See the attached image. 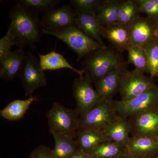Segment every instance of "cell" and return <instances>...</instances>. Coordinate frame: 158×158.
I'll list each match as a JSON object with an SVG mask.
<instances>
[{
    "instance_id": "4dcf8cb0",
    "label": "cell",
    "mask_w": 158,
    "mask_h": 158,
    "mask_svg": "<svg viewBox=\"0 0 158 158\" xmlns=\"http://www.w3.org/2000/svg\"><path fill=\"white\" fill-rule=\"evenodd\" d=\"M16 45L15 38L9 27L7 33L0 39V60L11 52L12 46Z\"/></svg>"
},
{
    "instance_id": "9c48e42d",
    "label": "cell",
    "mask_w": 158,
    "mask_h": 158,
    "mask_svg": "<svg viewBox=\"0 0 158 158\" xmlns=\"http://www.w3.org/2000/svg\"><path fill=\"white\" fill-rule=\"evenodd\" d=\"M85 76L75 79L72 86L73 94L77 103L76 110L80 116L89 112L102 99Z\"/></svg>"
},
{
    "instance_id": "f1b7e54d",
    "label": "cell",
    "mask_w": 158,
    "mask_h": 158,
    "mask_svg": "<svg viewBox=\"0 0 158 158\" xmlns=\"http://www.w3.org/2000/svg\"><path fill=\"white\" fill-rule=\"evenodd\" d=\"M102 0H71V6L76 11L96 16Z\"/></svg>"
},
{
    "instance_id": "d590c367",
    "label": "cell",
    "mask_w": 158,
    "mask_h": 158,
    "mask_svg": "<svg viewBox=\"0 0 158 158\" xmlns=\"http://www.w3.org/2000/svg\"><path fill=\"white\" fill-rule=\"evenodd\" d=\"M151 158H158V154L154 156Z\"/></svg>"
},
{
    "instance_id": "30bf717a",
    "label": "cell",
    "mask_w": 158,
    "mask_h": 158,
    "mask_svg": "<svg viewBox=\"0 0 158 158\" xmlns=\"http://www.w3.org/2000/svg\"><path fill=\"white\" fill-rule=\"evenodd\" d=\"M40 24L42 30L57 31L75 25V11L71 5L50 10L44 14Z\"/></svg>"
},
{
    "instance_id": "d6986e66",
    "label": "cell",
    "mask_w": 158,
    "mask_h": 158,
    "mask_svg": "<svg viewBox=\"0 0 158 158\" xmlns=\"http://www.w3.org/2000/svg\"><path fill=\"white\" fill-rule=\"evenodd\" d=\"M40 64L44 71L56 70L61 69H69L83 77L85 71L82 69H78L71 65L61 54L52 51L48 53L39 54Z\"/></svg>"
},
{
    "instance_id": "d4e9b609",
    "label": "cell",
    "mask_w": 158,
    "mask_h": 158,
    "mask_svg": "<svg viewBox=\"0 0 158 158\" xmlns=\"http://www.w3.org/2000/svg\"><path fill=\"white\" fill-rule=\"evenodd\" d=\"M136 0L120 1L118 23L129 27L140 16Z\"/></svg>"
},
{
    "instance_id": "5bb4252c",
    "label": "cell",
    "mask_w": 158,
    "mask_h": 158,
    "mask_svg": "<svg viewBox=\"0 0 158 158\" xmlns=\"http://www.w3.org/2000/svg\"><path fill=\"white\" fill-rule=\"evenodd\" d=\"M26 57L23 49L18 48L11 51L0 60V78L6 81H11L20 76Z\"/></svg>"
},
{
    "instance_id": "8d00e7d4",
    "label": "cell",
    "mask_w": 158,
    "mask_h": 158,
    "mask_svg": "<svg viewBox=\"0 0 158 158\" xmlns=\"http://www.w3.org/2000/svg\"><path fill=\"white\" fill-rule=\"evenodd\" d=\"M156 77H158V73L157 75V76H156Z\"/></svg>"
},
{
    "instance_id": "ba28073f",
    "label": "cell",
    "mask_w": 158,
    "mask_h": 158,
    "mask_svg": "<svg viewBox=\"0 0 158 158\" xmlns=\"http://www.w3.org/2000/svg\"><path fill=\"white\" fill-rule=\"evenodd\" d=\"M156 87L153 78L146 77L144 73L135 69L127 70L121 80L119 91L121 100L131 99Z\"/></svg>"
},
{
    "instance_id": "f546056e",
    "label": "cell",
    "mask_w": 158,
    "mask_h": 158,
    "mask_svg": "<svg viewBox=\"0 0 158 158\" xmlns=\"http://www.w3.org/2000/svg\"><path fill=\"white\" fill-rule=\"evenodd\" d=\"M140 13L155 22L158 21V0H136Z\"/></svg>"
},
{
    "instance_id": "ffe728a7",
    "label": "cell",
    "mask_w": 158,
    "mask_h": 158,
    "mask_svg": "<svg viewBox=\"0 0 158 158\" xmlns=\"http://www.w3.org/2000/svg\"><path fill=\"white\" fill-rule=\"evenodd\" d=\"M109 141L127 145L131 135V128L128 118H120L108 126L102 132Z\"/></svg>"
},
{
    "instance_id": "52a82bcc",
    "label": "cell",
    "mask_w": 158,
    "mask_h": 158,
    "mask_svg": "<svg viewBox=\"0 0 158 158\" xmlns=\"http://www.w3.org/2000/svg\"><path fill=\"white\" fill-rule=\"evenodd\" d=\"M20 77L26 97L33 96L35 90L47 84L44 71L31 50L26 52L25 59Z\"/></svg>"
},
{
    "instance_id": "7a4b0ae2",
    "label": "cell",
    "mask_w": 158,
    "mask_h": 158,
    "mask_svg": "<svg viewBox=\"0 0 158 158\" xmlns=\"http://www.w3.org/2000/svg\"><path fill=\"white\" fill-rule=\"evenodd\" d=\"M125 63L122 53L111 45L88 54L83 58L82 64L85 76L94 84Z\"/></svg>"
},
{
    "instance_id": "8fae6325",
    "label": "cell",
    "mask_w": 158,
    "mask_h": 158,
    "mask_svg": "<svg viewBox=\"0 0 158 158\" xmlns=\"http://www.w3.org/2000/svg\"><path fill=\"white\" fill-rule=\"evenodd\" d=\"M131 136L158 137V109L130 117Z\"/></svg>"
},
{
    "instance_id": "836d02e7",
    "label": "cell",
    "mask_w": 158,
    "mask_h": 158,
    "mask_svg": "<svg viewBox=\"0 0 158 158\" xmlns=\"http://www.w3.org/2000/svg\"><path fill=\"white\" fill-rule=\"evenodd\" d=\"M118 158H145L139 156L135 155L129 152L127 153Z\"/></svg>"
},
{
    "instance_id": "7402d4cb",
    "label": "cell",
    "mask_w": 158,
    "mask_h": 158,
    "mask_svg": "<svg viewBox=\"0 0 158 158\" xmlns=\"http://www.w3.org/2000/svg\"><path fill=\"white\" fill-rule=\"evenodd\" d=\"M120 1L102 0L96 18L102 27L118 23Z\"/></svg>"
},
{
    "instance_id": "484cf974",
    "label": "cell",
    "mask_w": 158,
    "mask_h": 158,
    "mask_svg": "<svg viewBox=\"0 0 158 158\" xmlns=\"http://www.w3.org/2000/svg\"><path fill=\"white\" fill-rule=\"evenodd\" d=\"M127 64H131L135 69L144 73H148V59L144 47L131 44L127 50Z\"/></svg>"
},
{
    "instance_id": "7c38bea8",
    "label": "cell",
    "mask_w": 158,
    "mask_h": 158,
    "mask_svg": "<svg viewBox=\"0 0 158 158\" xmlns=\"http://www.w3.org/2000/svg\"><path fill=\"white\" fill-rule=\"evenodd\" d=\"M131 44L145 47L158 38L156 22L146 17H140L129 27Z\"/></svg>"
},
{
    "instance_id": "603a6c76",
    "label": "cell",
    "mask_w": 158,
    "mask_h": 158,
    "mask_svg": "<svg viewBox=\"0 0 158 158\" xmlns=\"http://www.w3.org/2000/svg\"><path fill=\"white\" fill-rule=\"evenodd\" d=\"M37 98L33 96L25 100H15L0 111L1 116L9 121H15L23 117L30 106Z\"/></svg>"
},
{
    "instance_id": "4fadbf2b",
    "label": "cell",
    "mask_w": 158,
    "mask_h": 158,
    "mask_svg": "<svg viewBox=\"0 0 158 158\" xmlns=\"http://www.w3.org/2000/svg\"><path fill=\"white\" fill-rule=\"evenodd\" d=\"M127 63L106 75L94 83L95 90L102 99L111 100L119 93L123 76L127 70Z\"/></svg>"
},
{
    "instance_id": "cb8c5ba5",
    "label": "cell",
    "mask_w": 158,
    "mask_h": 158,
    "mask_svg": "<svg viewBox=\"0 0 158 158\" xmlns=\"http://www.w3.org/2000/svg\"><path fill=\"white\" fill-rule=\"evenodd\" d=\"M127 152V145L106 141L98 146L90 156L92 158H118Z\"/></svg>"
},
{
    "instance_id": "277c9868",
    "label": "cell",
    "mask_w": 158,
    "mask_h": 158,
    "mask_svg": "<svg viewBox=\"0 0 158 158\" xmlns=\"http://www.w3.org/2000/svg\"><path fill=\"white\" fill-rule=\"evenodd\" d=\"M120 118L113 100L102 99L89 112L80 116L79 129L102 132L110 124Z\"/></svg>"
},
{
    "instance_id": "6da1fadb",
    "label": "cell",
    "mask_w": 158,
    "mask_h": 158,
    "mask_svg": "<svg viewBox=\"0 0 158 158\" xmlns=\"http://www.w3.org/2000/svg\"><path fill=\"white\" fill-rule=\"evenodd\" d=\"M11 23L9 27L18 48H34L43 33L37 14L15 1L9 13Z\"/></svg>"
},
{
    "instance_id": "2e32d148",
    "label": "cell",
    "mask_w": 158,
    "mask_h": 158,
    "mask_svg": "<svg viewBox=\"0 0 158 158\" xmlns=\"http://www.w3.org/2000/svg\"><path fill=\"white\" fill-rule=\"evenodd\" d=\"M127 147L130 153L151 158L158 154V137L131 136Z\"/></svg>"
},
{
    "instance_id": "4316f807",
    "label": "cell",
    "mask_w": 158,
    "mask_h": 158,
    "mask_svg": "<svg viewBox=\"0 0 158 158\" xmlns=\"http://www.w3.org/2000/svg\"><path fill=\"white\" fill-rule=\"evenodd\" d=\"M17 2L29 10L38 14L45 13L54 9L61 2L59 0H18Z\"/></svg>"
},
{
    "instance_id": "1f68e13d",
    "label": "cell",
    "mask_w": 158,
    "mask_h": 158,
    "mask_svg": "<svg viewBox=\"0 0 158 158\" xmlns=\"http://www.w3.org/2000/svg\"><path fill=\"white\" fill-rule=\"evenodd\" d=\"M28 158H54L52 156V150L44 145H40L34 148Z\"/></svg>"
},
{
    "instance_id": "8992f818",
    "label": "cell",
    "mask_w": 158,
    "mask_h": 158,
    "mask_svg": "<svg viewBox=\"0 0 158 158\" xmlns=\"http://www.w3.org/2000/svg\"><path fill=\"white\" fill-rule=\"evenodd\" d=\"M118 115L128 118L138 114L158 109V87L127 101H114Z\"/></svg>"
},
{
    "instance_id": "83f0119b",
    "label": "cell",
    "mask_w": 158,
    "mask_h": 158,
    "mask_svg": "<svg viewBox=\"0 0 158 158\" xmlns=\"http://www.w3.org/2000/svg\"><path fill=\"white\" fill-rule=\"evenodd\" d=\"M148 59V73L153 78L158 73V38L144 47Z\"/></svg>"
},
{
    "instance_id": "44dd1931",
    "label": "cell",
    "mask_w": 158,
    "mask_h": 158,
    "mask_svg": "<svg viewBox=\"0 0 158 158\" xmlns=\"http://www.w3.org/2000/svg\"><path fill=\"white\" fill-rule=\"evenodd\" d=\"M55 141V146L52 149L54 158H69L79 150L75 139L63 134L50 131Z\"/></svg>"
},
{
    "instance_id": "ac0fdd59",
    "label": "cell",
    "mask_w": 158,
    "mask_h": 158,
    "mask_svg": "<svg viewBox=\"0 0 158 158\" xmlns=\"http://www.w3.org/2000/svg\"><path fill=\"white\" fill-rule=\"evenodd\" d=\"M75 139L79 150L90 156L100 144L109 141L102 132L82 129L78 130Z\"/></svg>"
},
{
    "instance_id": "d6a6232c",
    "label": "cell",
    "mask_w": 158,
    "mask_h": 158,
    "mask_svg": "<svg viewBox=\"0 0 158 158\" xmlns=\"http://www.w3.org/2000/svg\"><path fill=\"white\" fill-rule=\"evenodd\" d=\"M92 158L89 155L85 154V153L82 152L80 150H78L77 151L73 154L70 158Z\"/></svg>"
},
{
    "instance_id": "e575fe53",
    "label": "cell",
    "mask_w": 158,
    "mask_h": 158,
    "mask_svg": "<svg viewBox=\"0 0 158 158\" xmlns=\"http://www.w3.org/2000/svg\"><path fill=\"white\" fill-rule=\"evenodd\" d=\"M156 31L157 37L158 38V21L156 22Z\"/></svg>"
},
{
    "instance_id": "3957f363",
    "label": "cell",
    "mask_w": 158,
    "mask_h": 158,
    "mask_svg": "<svg viewBox=\"0 0 158 158\" xmlns=\"http://www.w3.org/2000/svg\"><path fill=\"white\" fill-rule=\"evenodd\" d=\"M49 131H55L75 139L80 127V116L72 110L54 102L46 114Z\"/></svg>"
},
{
    "instance_id": "e0dca14e",
    "label": "cell",
    "mask_w": 158,
    "mask_h": 158,
    "mask_svg": "<svg viewBox=\"0 0 158 158\" xmlns=\"http://www.w3.org/2000/svg\"><path fill=\"white\" fill-rule=\"evenodd\" d=\"M75 25L84 34L106 46L102 40V26L95 16L75 11Z\"/></svg>"
},
{
    "instance_id": "5b68a950",
    "label": "cell",
    "mask_w": 158,
    "mask_h": 158,
    "mask_svg": "<svg viewBox=\"0 0 158 158\" xmlns=\"http://www.w3.org/2000/svg\"><path fill=\"white\" fill-rule=\"evenodd\" d=\"M42 32L44 34L52 35L65 43L77 55V61H80L94 51L105 47L84 34L75 25L60 31L42 30Z\"/></svg>"
},
{
    "instance_id": "9a60e30c",
    "label": "cell",
    "mask_w": 158,
    "mask_h": 158,
    "mask_svg": "<svg viewBox=\"0 0 158 158\" xmlns=\"http://www.w3.org/2000/svg\"><path fill=\"white\" fill-rule=\"evenodd\" d=\"M102 34L122 53L127 51L131 44L129 27L118 23L102 27Z\"/></svg>"
}]
</instances>
